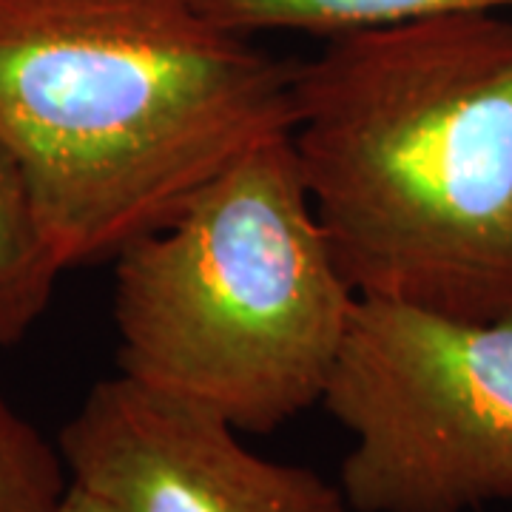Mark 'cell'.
I'll return each instance as SVG.
<instances>
[{"instance_id":"cell-1","label":"cell","mask_w":512,"mask_h":512,"mask_svg":"<svg viewBox=\"0 0 512 512\" xmlns=\"http://www.w3.org/2000/svg\"><path fill=\"white\" fill-rule=\"evenodd\" d=\"M296 63L194 0H0V137L63 271L114 262L291 137Z\"/></svg>"},{"instance_id":"cell-2","label":"cell","mask_w":512,"mask_h":512,"mask_svg":"<svg viewBox=\"0 0 512 512\" xmlns=\"http://www.w3.org/2000/svg\"><path fill=\"white\" fill-rule=\"evenodd\" d=\"M293 151L353 291L512 319V18L325 37L296 63Z\"/></svg>"},{"instance_id":"cell-3","label":"cell","mask_w":512,"mask_h":512,"mask_svg":"<svg viewBox=\"0 0 512 512\" xmlns=\"http://www.w3.org/2000/svg\"><path fill=\"white\" fill-rule=\"evenodd\" d=\"M111 265L120 376L256 436L322 404L359 293L291 137L245 154Z\"/></svg>"},{"instance_id":"cell-4","label":"cell","mask_w":512,"mask_h":512,"mask_svg":"<svg viewBox=\"0 0 512 512\" xmlns=\"http://www.w3.org/2000/svg\"><path fill=\"white\" fill-rule=\"evenodd\" d=\"M353 436V512H473L512 498V319L359 296L322 396Z\"/></svg>"},{"instance_id":"cell-5","label":"cell","mask_w":512,"mask_h":512,"mask_svg":"<svg viewBox=\"0 0 512 512\" xmlns=\"http://www.w3.org/2000/svg\"><path fill=\"white\" fill-rule=\"evenodd\" d=\"M72 484L117 512H348L339 484L256 456L197 404L111 376L57 436Z\"/></svg>"},{"instance_id":"cell-6","label":"cell","mask_w":512,"mask_h":512,"mask_svg":"<svg viewBox=\"0 0 512 512\" xmlns=\"http://www.w3.org/2000/svg\"><path fill=\"white\" fill-rule=\"evenodd\" d=\"M63 265L46 239L18 154L0 137V348L26 339L55 296Z\"/></svg>"},{"instance_id":"cell-7","label":"cell","mask_w":512,"mask_h":512,"mask_svg":"<svg viewBox=\"0 0 512 512\" xmlns=\"http://www.w3.org/2000/svg\"><path fill=\"white\" fill-rule=\"evenodd\" d=\"M211 20L239 35L305 32L333 37L342 32L404 23V20L501 12L512 0H194Z\"/></svg>"},{"instance_id":"cell-8","label":"cell","mask_w":512,"mask_h":512,"mask_svg":"<svg viewBox=\"0 0 512 512\" xmlns=\"http://www.w3.org/2000/svg\"><path fill=\"white\" fill-rule=\"evenodd\" d=\"M69 484L57 441L0 396V512H55Z\"/></svg>"},{"instance_id":"cell-9","label":"cell","mask_w":512,"mask_h":512,"mask_svg":"<svg viewBox=\"0 0 512 512\" xmlns=\"http://www.w3.org/2000/svg\"><path fill=\"white\" fill-rule=\"evenodd\" d=\"M55 512H117L111 504H106L103 498H97L89 490L77 487V484H69V490L63 495L60 507Z\"/></svg>"}]
</instances>
